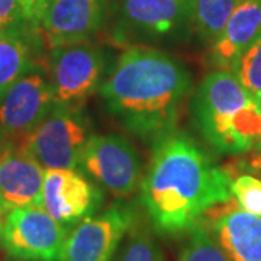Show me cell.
I'll return each instance as SVG.
<instances>
[{
	"mask_svg": "<svg viewBox=\"0 0 261 261\" xmlns=\"http://www.w3.org/2000/svg\"><path fill=\"white\" fill-rule=\"evenodd\" d=\"M49 79L37 65L0 96V149L16 148L54 108Z\"/></svg>",
	"mask_w": 261,
	"mask_h": 261,
	"instance_id": "5",
	"label": "cell"
},
{
	"mask_svg": "<svg viewBox=\"0 0 261 261\" xmlns=\"http://www.w3.org/2000/svg\"><path fill=\"white\" fill-rule=\"evenodd\" d=\"M100 189L77 173V170H45L42 207L65 226L89 218L102 203Z\"/></svg>",
	"mask_w": 261,
	"mask_h": 261,
	"instance_id": "10",
	"label": "cell"
},
{
	"mask_svg": "<svg viewBox=\"0 0 261 261\" xmlns=\"http://www.w3.org/2000/svg\"><path fill=\"white\" fill-rule=\"evenodd\" d=\"M231 192L238 206L245 212L261 216V180L251 174H241L232 180Z\"/></svg>",
	"mask_w": 261,
	"mask_h": 261,
	"instance_id": "21",
	"label": "cell"
},
{
	"mask_svg": "<svg viewBox=\"0 0 261 261\" xmlns=\"http://www.w3.org/2000/svg\"><path fill=\"white\" fill-rule=\"evenodd\" d=\"M106 0H53L39 20L48 48L86 42L102 27Z\"/></svg>",
	"mask_w": 261,
	"mask_h": 261,
	"instance_id": "11",
	"label": "cell"
},
{
	"mask_svg": "<svg viewBox=\"0 0 261 261\" xmlns=\"http://www.w3.org/2000/svg\"><path fill=\"white\" fill-rule=\"evenodd\" d=\"M192 115L196 128L219 152L244 154L261 140V106L232 71L206 75L193 96Z\"/></svg>",
	"mask_w": 261,
	"mask_h": 261,
	"instance_id": "3",
	"label": "cell"
},
{
	"mask_svg": "<svg viewBox=\"0 0 261 261\" xmlns=\"http://www.w3.org/2000/svg\"><path fill=\"white\" fill-rule=\"evenodd\" d=\"M92 134L75 106L54 105L47 118L22 142L20 148L45 168L77 170Z\"/></svg>",
	"mask_w": 261,
	"mask_h": 261,
	"instance_id": "4",
	"label": "cell"
},
{
	"mask_svg": "<svg viewBox=\"0 0 261 261\" xmlns=\"http://www.w3.org/2000/svg\"><path fill=\"white\" fill-rule=\"evenodd\" d=\"M135 225L129 207L113 205L68 232L61 261H112L123 235Z\"/></svg>",
	"mask_w": 261,
	"mask_h": 261,
	"instance_id": "9",
	"label": "cell"
},
{
	"mask_svg": "<svg viewBox=\"0 0 261 261\" xmlns=\"http://www.w3.org/2000/svg\"><path fill=\"white\" fill-rule=\"evenodd\" d=\"M152 142L141 203L157 232L192 231L209 209L231 200V173L216 166L192 137L173 129Z\"/></svg>",
	"mask_w": 261,
	"mask_h": 261,
	"instance_id": "1",
	"label": "cell"
},
{
	"mask_svg": "<svg viewBox=\"0 0 261 261\" xmlns=\"http://www.w3.org/2000/svg\"><path fill=\"white\" fill-rule=\"evenodd\" d=\"M238 3L240 0H193V22L199 35L214 42Z\"/></svg>",
	"mask_w": 261,
	"mask_h": 261,
	"instance_id": "17",
	"label": "cell"
},
{
	"mask_svg": "<svg viewBox=\"0 0 261 261\" xmlns=\"http://www.w3.org/2000/svg\"><path fill=\"white\" fill-rule=\"evenodd\" d=\"M260 32L261 0H240L224 29L212 42V64L219 70L232 71L240 57Z\"/></svg>",
	"mask_w": 261,
	"mask_h": 261,
	"instance_id": "15",
	"label": "cell"
},
{
	"mask_svg": "<svg viewBox=\"0 0 261 261\" xmlns=\"http://www.w3.org/2000/svg\"><path fill=\"white\" fill-rule=\"evenodd\" d=\"M45 168L25 149H0V218L23 206H42Z\"/></svg>",
	"mask_w": 261,
	"mask_h": 261,
	"instance_id": "13",
	"label": "cell"
},
{
	"mask_svg": "<svg viewBox=\"0 0 261 261\" xmlns=\"http://www.w3.org/2000/svg\"><path fill=\"white\" fill-rule=\"evenodd\" d=\"M190 87V73L177 58L135 45L119 56L100 86V96L125 129L155 141L176 129L178 109Z\"/></svg>",
	"mask_w": 261,
	"mask_h": 261,
	"instance_id": "2",
	"label": "cell"
},
{
	"mask_svg": "<svg viewBox=\"0 0 261 261\" xmlns=\"http://www.w3.org/2000/svg\"><path fill=\"white\" fill-rule=\"evenodd\" d=\"M80 167L116 197H128L141 178V160L137 149L121 135H92L84 148Z\"/></svg>",
	"mask_w": 261,
	"mask_h": 261,
	"instance_id": "7",
	"label": "cell"
},
{
	"mask_svg": "<svg viewBox=\"0 0 261 261\" xmlns=\"http://www.w3.org/2000/svg\"><path fill=\"white\" fill-rule=\"evenodd\" d=\"M232 73L261 106V32L240 57Z\"/></svg>",
	"mask_w": 261,
	"mask_h": 261,
	"instance_id": "18",
	"label": "cell"
},
{
	"mask_svg": "<svg viewBox=\"0 0 261 261\" xmlns=\"http://www.w3.org/2000/svg\"><path fill=\"white\" fill-rule=\"evenodd\" d=\"M122 20L126 28L145 37H173L193 20V2L123 0Z\"/></svg>",
	"mask_w": 261,
	"mask_h": 261,
	"instance_id": "14",
	"label": "cell"
},
{
	"mask_svg": "<svg viewBox=\"0 0 261 261\" xmlns=\"http://www.w3.org/2000/svg\"><path fill=\"white\" fill-rule=\"evenodd\" d=\"M229 261H261V216L241 209L237 200L209 209L203 216Z\"/></svg>",
	"mask_w": 261,
	"mask_h": 261,
	"instance_id": "12",
	"label": "cell"
},
{
	"mask_svg": "<svg viewBox=\"0 0 261 261\" xmlns=\"http://www.w3.org/2000/svg\"><path fill=\"white\" fill-rule=\"evenodd\" d=\"M187 2H193V0H187Z\"/></svg>",
	"mask_w": 261,
	"mask_h": 261,
	"instance_id": "25",
	"label": "cell"
},
{
	"mask_svg": "<svg viewBox=\"0 0 261 261\" xmlns=\"http://www.w3.org/2000/svg\"><path fill=\"white\" fill-rule=\"evenodd\" d=\"M42 45L39 29L28 20L0 31V96L37 67Z\"/></svg>",
	"mask_w": 261,
	"mask_h": 261,
	"instance_id": "16",
	"label": "cell"
},
{
	"mask_svg": "<svg viewBox=\"0 0 261 261\" xmlns=\"http://www.w3.org/2000/svg\"><path fill=\"white\" fill-rule=\"evenodd\" d=\"M254 148H255V152H257V155H255V159L252 160V167L254 168H261V140L254 145Z\"/></svg>",
	"mask_w": 261,
	"mask_h": 261,
	"instance_id": "23",
	"label": "cell"
},
{
	"mask_svg": "<svg viewBox=\"0 0 261 261\" xmlns=\"http://www.w3.org/2000/svg\"><path fill=\"white\" fill-rule=\"evenodd\" d=\"M25 20L27 18L19 0H0V31Z\"/></svg>",
	"mask_w": 261,
	"mask_h": 261,
	"instance_id": "22",
	"label": "cell"
},
{
	"mask_svg": "<svg viewBox=\"0 0 261 261\" xmlns=\"http://www.w3.org/2000/svg\"><path fill=\"white\" fill-rule=\"evenodd\" d=\"M119 261H167L151 233L138 226L130 228V235Z\"/></svg>",
	"mask_w": 261,
	"mask_h": 261,
	"instance_id": "20",
	"label": "cell"
},
{
	"mask_svg": "<svg viewBox=\"0 0 261 261\" xmlns=\"http://www.w3.org/2000/svg\"><path fill=\"white\" fill-rule=\"evenodd\" d=\"M178 261H229L214 233L202 224L190 231V238L180 254Z\"/></svg>",
	"mask_w": 261,
	"mask_h": 261,
	"instance_id": "19",
	"label": "cell"
},
{
	"mask_svg": "<svg viewBox=\"0 0 261 261\" xmlns=\"http://www.w3.org/2000/svg\"><path fill=\"white\" fill-rule=\"evenodd\" d=\"M103 56L99 48L80 42L51 49L49 83L57 105L75 106L100 86Z\"/></svg>",
	"mask_w": 261,
	"mask_h": 261,
	"instance_id": "8",
	"label": "cell"
},
{
	"mask_svg": "<svg viewBox=\"0 0 261 261\" xmlns=\"http://www.w3.org/2000/svg\"><path fill=\"white\" fill-rule=\"evenodd\" d=\"M67 235L42 206L16 207L2 219V245L16 260L61 261Z\"/></svg>",
	"mask_w": 261,
	"mask_h": 261,
	"instance_id": "6",
	"label": "cell"
},
{
	"mask_svg": "<svg viewBox=\"0 0 261 261\" xmlns=\"http://www.w3.org/2000/svg\"><path fill=\"white\" fill-rule=\"evenodd\" d=\"M2 219H3V218H0V248L3 247V245H2Z\"/></svg>",
	"mask_w": 261,
	"mask_h": 261,
	"instance_id": "24",
	"label": "cell"
}]
</instances>
